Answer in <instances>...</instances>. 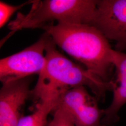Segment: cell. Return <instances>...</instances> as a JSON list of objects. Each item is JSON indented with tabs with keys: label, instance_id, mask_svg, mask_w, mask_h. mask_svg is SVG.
Listing matches in <instances>:
<instances>
[{
	"label": "cell",
	"instance_id": "8992f818",
	"mask_svg": "<svg viewBox=\"0 0 126 126\" xmlns=\"http://www.w3.org/2000/svg\"><path fill=\"white\" fill-rule=\"evenodd\" d=\"M92 26L117 45L126 46V0H98Z\"/></svg>",
	"mask_w": 126,
	"mask_h": 126
},
{
	"label": "cell",
	"instance_id": "30bf717a",
	"mask_svg": "<svg viewBox=\"0 0 126 126\" xmlns=\"http://www.w3.org/2000/svg\"><path fill=\"white\" fill-rule=\"evenodd\" d=\"M53 117L47 126H76L69 114L61 108H54Z\"/></svg>",
	"mask_w": 126,
	"mask_h": 126
},
{
	"label": "cell",
	"instance_id": "3957f363",
	"mask_svg": "<svg viewBox=\"0 0 126 126\" xmlns=\"http://www.w3.org/2000/svg\"><path fill=\"white\" fill-rule=\"evenodd\" d=\"M98 0H32L30 10L19 14L10 23L13 32L23 29L41 28L58 23L91 25L96 15Z\"/></svg>",
	"mask_w": 126,
	"mask_h": 126
},
{
	"label": "cell",
	"instance_id": "7a4b0ae2",
	"mask_svg": "<svg viewBox=\"0 0 126 126\" xmlns=\"http://www.w3.org/2000/svg\"><path fill=\"white\" fill-rule=\"evenodd\" d=\"M54 44L90 72L110 82L113 50L108 39L90 25L58 23L42 27Z\"/></svg>",
	"mask_w": 126,
	"mask_h": 126
},
{
	"label": "cell",
	"instance_id": "ba28073f",
	"mask_svg": "<svg viewBox=\"0 0 126 126\" xmlns=\"http://www.w3.org/2000/svg\"><path fill=\"white\" fill-rule=\"evenodd\" d=\"M113 65L116 68V79L113 89L112 103L103 110L102 125L110 126L119 121V112L126 103V54L114 50Z\"/></svg>",
	"mask_w": 126,
	"mask_h": 126
},
{
	"label": "cell",
	"instance_id": "8fae6325",
	"mask_svg": "<svg viewBox=\"0 0 126 126\" xmlns=\"http://www.w3.org/2000/svg\"><path fill=\"white\" fill-rule=\"evenodd\" d=\"M32 1H29L19 5L9 4L2 1H0V28L3 27L8 22L9 18L19 9L27 4H31Z\"/></svg>",
	"mask_w": 126,
	"mask_h": 126
},
{
	"label": "cell",
	"instance_id": "9c48e42d",
	"mask_svg": "<svg viewBox=\"0 0 126 126\" xmlns=\"http://www.w3.org/2000/svg\"><path fill=\"white\" fill-rule=\"evenodd\" d=\"M36 106V111L32 114L21 117L17 126H47V118L55 107L47 103L40 104Z\"/></svg>",
	"mask_w": 126,
	"mask_h": 126
},
{
	"label": "cell",
	"instance_id": "5b68a950",
	"mask_svg": "<svg viewBox=\"0 0 126 126\" xmlns=\"http://www.w3.org/2000/svg\"><path fill=\"white\" fill-rule=\"evenodd\" d=\"M55 107L67 113L76 126H106L101 124L103 110L99 107L98 99L90 94L84 86H76L64 92Z\"/></svg>",
	"mask_w": 126,
	"mask_h": 126
},
{
	"label": "cell",
	"instance_id": "6da1fadb",
	"mask_svg": "<svg viewBox=\"0 0 126 126\" xmlns=\"http://www.w3.org/2000/svg\"><path fill=\"white\" fill-rule=\"evenodd\" d=\"M49 35L45 48V64L32 89L31 98L36 105L48 103L55 107L59 97L72 88H89L99 99L106 92L112 90L113 81L106 82L93 73L68 59L59 52Z\"/></svg>",
	"mask_w": 126,
	"mask_h": 126
},
{
	"label": "cell",
	"instance_id": "277c9868",
	"mask_svg": "<svg viewBox=\"0 0 126 126\" xmlns=\"http://www.w3.org/2000/svg\"><path fill=\"white\" fill-rule=\"evenodd\" d=\"M49 35L45 34L34 44L0 60L2 83L40 74L45 64V48Z\"/></svg>",
	"mask_w": 126,
	"mask_h": 126
},
{
	"label": "cell",
	"instance_id": "52a82bcc",
	"mask_svg": "<svg viewBox=\"0 0 126 126\" xmlns=\"http://www.w3.org/2000/svg\"><path fill=\"white\" fill-rule=\"evenodd\" d=\"M31 77L2 83L0 90V126H17L20 111L32 97Z\"/></svg>",
	"mask_w": 126,
	"mask_h": 126
}]
</instances>
